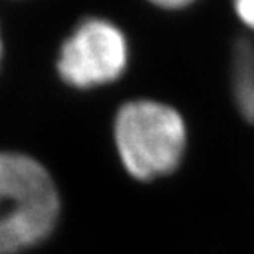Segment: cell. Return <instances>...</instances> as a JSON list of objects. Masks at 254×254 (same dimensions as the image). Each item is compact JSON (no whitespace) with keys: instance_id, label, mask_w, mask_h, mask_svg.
I'll list each match as a JSON object with an SVG mask.
<instances>
[{"instance_id":"1","label":"cell","mask_w":254,"mask_h":254,"mask_svg":"<svg viewBox=\"0 0 254 254\" xmlns=\"http://www.w3.org/2000/svg\"><path fill=\"white\" fill-rule=\"evenodd\" d=\"M61 215L51 174L35 158L0 153V254H20L45 243Z\"/></svg>"},{"instance_id":"2","label":"cell","mask_w":254,"mask_h":254,"mask_svg":"<svg viewBox=\"0 0 254 254\" xmlns=\"http://www.w3.org/2000/svg\"><path fill=\"white\" fill-rule=\"evenodd\" d=\"M113 138L128 174L138 181H156L174 172L182 163L187 127L171 105L138 99L123 104L117 112Z\"/></svg>"},{"instance_id":"3","label":"cell","mask_w":254,"mask_h":254,"mask_svg":"<svg viewBox=\"0 0 254 254\" xmlns=\"http://www.w3.org/2000/svg\"><path fill=\"white\" fill-rule=\"evenodd\" d=\"M128 56V41L115 23L104 18H87L63 43L58 72L71 87H100L122 77L127 71Z\"/></svg>"},{"instance_id":"4","label":"cell","mask_w":254,"mask_h":254,"mask_svg":"<svg viewBox=\"0 0 254 254\" xmlns=\"http://www.w3.org/2000/svg\"><path fill=\"white\" fill-rule=\"evenodd\" d=\"M233 92L241 115L254 123V45L248 40L235 46Z\"/></svg>"},{"instance_id":"5","label":"cell","mask_w":254,"mask_h":254,"mask_svg":"<svg viewBox=\"0 0 254 254\" xmlns=\"http://www.w3.org/2000/svg\"><path fill=\"white\" fill-rule=\"evenodd\" d=\"M233 8L238 18L254 30V0H233Z\"/></svg>"},{"instance_id":"6","label":"cell","mask_w":254,"mask_h":254,"mask_svg":"<svg viewBox=\"0 0 254 254\" xmlns=\"http://www.w3.org/2000/svg\"><path fill=\"white\" fill-rule=\"evenodd\" d=\"M151 3L158 5L161 8H182L192 3L193 0H149Z\"/></svg>"},{"instance_id":"7","label":"cell","mask_w":254,"mask_h":254,"mask_svg":"<svg viewBox=\"0 0 254 254\" xmlns=\"http://www.w3.org/2000/svg\"><path fill=\"white\" fill-rule=\"evenodd\" d=\"M0 55H2V40H0Z\"/></svg>"}]
</instances>
